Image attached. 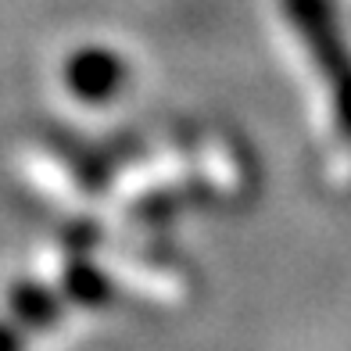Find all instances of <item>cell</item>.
<instances>
[{"label": "cell", "instance_id": "1", "mask_svg": "<svg viewBox=\"0 0 351 351\" xmlns=\"http://www.w3.org/2000/svg\"><path fill=\"white\" fill-rule=\"evenodd\" d=\"M287 19L305 40L312 61L330 83V104L337 130L351 140V54L344 51L341 33L333 25L323 0H287Z\"/></svg>", "mask_w": 351, "mask_h": 351}, {"label": "cell", "instance_id": "2", "mask_svg": "<svg viewBox=\"0 0 351 351\" xmlns=\"http://www.w3.org/2000/svg\"><path fill=\"white\" fill-rule=\"evenodd\" d=\"M65 79L79 101L101 104V101L115 97L119 86L125 83V65L111 51H104V47H86V51L69 58Z\"/></svg>", "mask_w": 351, "mask_h": 351}, {"label": "cell", "instance_id": "3", "mask_svg": "<svg viewBox=\"0 0 351 351\" xmlns=\"http://www.w3.org/2000/svg\"><path fill=\"white\" fill-rule=\"evenodd\" d=\"M69 287H72L75 301H83V305H104V301H108V280L97 273V269L72 265V273H69Z\"/></svg>", "mask_w": 351, "mask_h": 351}, {"label": "cell", "instance_id": "4", "mask_svg": "<svg viewBox=\"0 0 351 351\" xmlns=\"http://www.w3.org/2000/svg\"><path fill=\"white\" fill-rule=\"evenodd\" d=\"M119 280L136 287L143 294H154V291H165V294H176V283L172 280H158L154 273H143V265H133V262H119Z\"/></svg>", "mask_w": 351, "mask_h": 351}]
</instances>
